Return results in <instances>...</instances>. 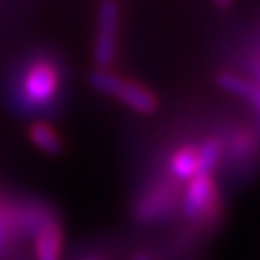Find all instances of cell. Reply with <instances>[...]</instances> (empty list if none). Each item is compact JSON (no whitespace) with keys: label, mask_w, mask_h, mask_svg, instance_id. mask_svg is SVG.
Masks as SVG:
<instances>
[{"label":"cell","mask_w":260,"mask_h":260,"mask_svg":"<svg viewBox=\"0 0 260 260\" xmlns=\"http://www.w3.org/2000/svg\"><path fill=\"white\" fill-rule=\"evenodd\" d=\"M213 3H215L217 7H221V9H230V7L236 3V0H213Z\"/></svg>","instance_id":"obj_13"},{"label":"cell","mask_w":260,"mask_h":260,"mask_svg":"<svg viewBox=\"0 0 260 260\" xmlns=\"http://www.w3.org/2000/svg\"><path fill=\"white\" fill-rule=\"evenodd\" d=\"M258 74H260V66H258Z\"/></svg>","instance_id":"obj_16"},{"label":"cell","mask_w":260,"mask_h":260,"mask_svg":"<svg viewBox=\"0 0 260 260\" xmlns=\"http://www.w3.org/2000/svg\"><path fill=\"white\" fill-rule=\"evenodd\" d=\"M170 174L174 180H190L194 174H199V158L194 146L178 148L170 158Z\"/></svg>","instance_id":"obj_9"},{"label":"cell","mask_w":260,"mask_h":260,"mask_svg":"<svg viewBox=\"0 0 260 260\" xmlns=\"http://www.w3.org/2000/svg\"><path fill=\"white\" fill-rule=\"evenodd\" d=\"M61 86V72L57 68V63L39 57L31 61L21 82V103L29 111H39L47 105L53 103Z\"/></svg>","instance_id":"obj_2"},{"label":"cell","mask_w":260,"mask_h":260,"mask_svg":"<svg viewBox=\"0 0 260 260\" xmlns=\"http://www.w3.org/2000/svg\"><path fill=\"white\" fill-rule=\"evenodd\" d=\"M84 260H101V258H84Z\"/></svg>","instance_id":"obj_15"},{"label":"cell","mask_w":260,"mask_h":260,"mask_svg":"<svg viewBox=\"0 0 260 260\" xmlns=\"http://www.w3.org/2000/svg\"><path fill=\"white\" fill-rule=\"evenodd\" d=\"M217 84L223 90H228V92L240 96L242 101L254 105L256 109H260V84H256V82H252L244 76H238L234 72H219L217 74Z\"/></svg>","instance_id":"obj_7"},{"label":"cell","mask_w":260,"mask_h":260,"mask_svg":"<svg viewBox=\"0 0 260 260\" xmlns=\"http://www.w3.org/2000/svg\"><path fill=\"white\" fill-rule=\"evenodd\" d=\"M27 134H29L31 144L37 150L45 152V154L55 156V154H59L63 150V140H61L59 132H57V129L51 123H47V121H33L29 125V132Z\"/></svg>","instance_id":"obj_8"},{"label":"cell","mask_w":260,"mask_h":260,"mask_svg":"<svg viewBox=\"0 0 260 260\" xmlns=\"http://www.w3.org/2000/svg\"><path fill=\"white\" fill-rule=\"evenodd\" d=\"M178 188L172 178H162L152 184L134 205V215L142 223H152L164 219L176 205Z\"/></svg>","instance_id":"obj_5"},{"label":"cell","mask_w":260,"mask_h":260,"mask_svg":"<svg viewBox=\"0 0 260 260\" xmlns=\"http://www.w3.org/2000/svg\"><path fill=\"white\" fill-rule=\"evenodd\" d=\"M132 260H152V256H148V254H138V256H134Z\"/></svg>","instance_id":"obj_14"},{"label":"cell","mask_w":260,"mask_h":260,"mask_svg":"<svg viewBox=\"0 0 260 260\" xmlns=\"http://www.w3.org/2000/svg\"><path fill=\"white\" fill-rule=\"evenodd\" d=\"M35 260H61L63 252V232L53 215H49L33 234Z\"/></svg>","instance_id":"obj_6"},{"label":"cell","mask_w":260,"mask_h":260,"mask_svg":"<svg viewBox=\"0 0 260 260\" xmlns=\"http://www.w3.org/2000/svg\"><path fill=\"white\" fill-rule=\"evenodd\" d=\"M221 154H223V142L217 138H209L205 140L199 148H197V158H199V174H211L217 164L221 162Z\"/></svg>","instance_id":"obj_10"},{"label":"cell","mask_w":260,"mask_h":260,"mask_svg":"<svg viewBox=\"0 0 260 260\" xmlns=\"http://www.w3.org/2000/svg\"><path fill=\"white\" fill-rule=\"evenodd\" d=\"M90 84L101 94H107V96L123 103L127 109H132L140 115H152L158 109V96L152 88H148L142 82L123 78L111 70L96 68L90 74Z\"/></svg>","instance_id":"obj_1"},{"label":"cell","mask_w":260,"mask_h":260,"mask_svg":"<svg viewBox=\"0 0 260 260\" xmlns=\"http://www.w3.org/2000/svg\"><path fill=\"white\" fill-rule=\"evenodd\" d=\"M119 23H121L119 3L117 0H101L99 13H96L94 45H92V57H94L96 68L101 70H109L117 57Z\"/></svg>","instance_id":"obj_4"},{"label":"cell","mask_w":260,"mask_h":260,"mask_svg":"<svg viewBox=\"0 0 260 260\" xmlns=\"http://www.w3.org/2000/svg\"><path fill=\"white\" fill-rule=\"evenodd\" d=\"M13 234H11V225H9V215H7V203L0 199V258L5 256L7 246L11 242Z\"/></svg>","instance_id":"obj_12"},{"label":"cell","mask_w":260,"mask_h":260,"mask_svg":"<svg viewBox=\"0 0 260 260\" xmlns=\"http://www.w3.org/2000/svg\"><path fill=\"white\" fill-rule=\"evenodd\" d=\"M228 148H230V156L234 160H244L256 152V136L252 132H248V129H240L230 140Z\"/></svg>","instance_id":"obj_11"},{"label":"cell","mask_w":260,"mask_h":260,"mask_svg":"<svg viewBox=\"0 0 260 260\" xmlns=\"http://www.w3.org/2000/svg\"><path fill=\"white\" fill-rule=\"evenodd\" d=\"M182 213L192 221H215L221 213V194L213 174H194L182 192Z\"/></svg>","instance_id":"obj_3"}]
</instances>
